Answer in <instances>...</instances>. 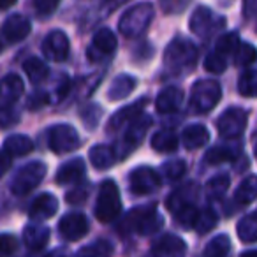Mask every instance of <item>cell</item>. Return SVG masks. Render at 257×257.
Here are the masks:
<instances>
[{
	"label": "cell",
	"mask_w": 257,
	"mask_h": 257,
	"mask_svg": "<svg viewBox=\"0 0 257 257\" xmlns=\"http://www.w3.org/2000/svg\"><path fill=\"white\" fill-rule=\"evenodd\" d=\"M197 55H199V51H197L196 44L190 43L189 39H175L166 48L164 62L173 71L185 72L196 65Z\"/></svg>",
	"instance_id": "cell-3"
},
{
	"label": "cell",
	"mask_w": 257,
	"mask_h": 257,
	"mask_svg": "<svg viewBox=\"0 0 257 257\" xmlns=\"http://www.w3.org/2000/svg\"><path fill=\"white\" fill-rule=\"evenodd\" d=\"M46 175V166L39 161H34L20 168V171L15 175L11 182V192L15 196H27L32 192Z\"/></svg>",
	"instance_id": "cell-6"
},
{
	"label": "cell",
	"mask_w": 257,
	"mask_h": 257,
	"mask_svg": "<svg viewBox=\"0 0 257 257\" xmlns=\"http://www.w3.org/2000/svg\"><path fill=\"white\" fill-rule=\"evenodd\" d=\"M210 141V133L208 128L201 123H194L189 127L183 128L182 133V143L187 150H197V148H203L204 145Z\"/></svg>",
	"instance_id": "cell-23"
},
{
	"label": "cell",
	"mask_w": 257,
	"mask_h": 257,
	"mask_svg": "<svg viewBox=\"0 0 257 257\" xmlns=\"http://www.w3.org/2000/svg\"><path fill=\"white\" fill-rule=\"evenodd\" d=\"M238 92L243 97H253L257 99V71H245L238 79Z\"/></svg>",
	"instance_id": "cell-35"
},
{
	"label": "cell",
	"mask_w": 257,
	"mask_h": 257,
	"mask_svg": "<svg viewBox=\"0 0 257 257\" xmlns=\"http://www.w3.org/2000/svg\"><path fill=\"white\" fill-rule=\"evenodd\" d=\"M238 157V150L231 147H215L206 152L204 161L208 164H224V162H232Z\"/></svg>",
	"instance_id": "cell-33"
},
{
	"label": "cell",
	"mask_w": 257,
	"mask_h": 257,
	"mask_svg": "<svg viewBox=\"0 0 257 257\" xmlns=\"http://www.w3.org/2000/svg\"><path fill=\"white\" fill-rule=\"evenodd\" d=\"M121 211V199H120V190L118 185L113 180H104L100 183L99 196H97L95 204V217L97 220L104 222H113L114 218L120 215Z\"/></svg>",
	"instance_id": "cell-4"
},
{
	"label": "cell",
	"mask_w": 257,
	"mask_h": 257,
	"mask_svg": "<svg viewBox=\"0 0 257 257\" xmlns=\"http://www.w3.org/2000/svg\"><path fill=\"white\" fill-rule=\"evenodd\" d=\"M46 257H64V255H62L60 252H51V253H48Z\"/></svg>",
	"instance_id": "cell-54"
},
{
	"label": "cell",
	"mask_w": 257,
	"mask_h": 257,
	"mask_svg": "<svg viewBox=\"0 0 257 257\" xmlns=\"http://www.w3.org/2000/svg\"><path fill=\"white\" fill-rule=\"evenodd\" d=\"M150 127H152V118L148 116V114H141L133 123H128L127 131H125V134L120 138V141H118V145H116L118 157L123 159L133 154L141 145V141L145 140V136H147Z\"/></svg>",
	"instance_id": "cell-8"
},
{
	"label": "cell",
	"mask_w": 257,
	"mask_h": 257,
	"mask_svg": "<svg viewBox=\"0 0 257 257\" xmlns=\"http://www.w3.org/2000/svg\"><path fill=\"white\" fill-rule=\"evenodd\" d=\"M236 234L243 243H255L257 241V210L248 213L238 222Z\"/></svg>",
	"instance_id": "cell-30"
},
{
	"label": "cell",
	"mask_w": 257,
	"mask_h": 257,
	"mask_svg": "<svg viewBox=\"0 0 257 257\" xmlns=\"http://www.w3.org/2000/svg\"><path fill=\"white\" fill-rule=\"evenodd\" d=\"M217 222H218L217 213H215L211 208H203V210H199V217H197V222H196V225H194V229H196L199 234H206L211 229H215Z\"/></svg>",
	"instance_id": "cell-36"
},
{
	"label": "cell",
	"mask_w": 257,
	"mask_h": 257,
	"mask_svg": "<svg viewBox=\"0 0 257 257\" xmlns=\"http://www.w3.org/2000/svg\"><path fill=\"white\" fill-rule=\"evenodd\" d=\"M239 44H241V41H239L238 34L229 32V34H224V36L217 41L215 51H218V53H222L224 57H227V55H234L236 53V50L239 48Z\"/></svg>",
	"instance_id": "cell-38"
},
{
	"label": "cell",
	"mask_w": 257,
	"mask_h": 257,
	"mask_svg": "<svg viewBox=\"0 0 257 257\" xmlns=\"http://www.w3.org/2000/svg\"><path fill=\"white\" fill-rule=\"evenodd\" d=\"M159 2L166 15H180L187 8V0H159Z\"/></svg>",
	"instance_id": "cell-43"
},
{
	"label": "cell",
	"mask_w": 257,
	"mask_h": 257,
	"mask_svg": "<svg viewBox=\"0 0 257 257\" xmlns=\"http://www.w3.org/2000/svg\"><path fill=\"white\" fill-rule=\"evenodd\" d=\"M243 16H245V18H255L257 0H243Z\"/></svg>",
	"instance_id": "cell-49"
},
{
	"label": "cell",
	"mask_w": 257,
	"mask_h": 257,
	"mask_svg": "<svg viewBox=\"0 0 257 257\" xmlns=\"http://www.w3.org/2000/svg\"><path fill=\"white\" fill-rule=\"evenodd\" d=\"M145 106H147V99L143 97V99H138L136 102L118 109L116 113L109 118V121H107V131H109V133H116V131L123 128L127 123H133L136 118L141 116V111L145 109Z\"/></svg>",
	"instance_id": "cell-16"
},
{
	"label": "cell",
	"mask_w": 257,
	"mask_h": 257,
	"mask_svg": "<svg viewBox=\"0 0 257 257\" xmlns=\"http://www.w3.org/2000/svg\"><path fill=\"white\" fill-rule=\"evenodd\" d=\"M58 232L67 241H78L88 232V220L83 213H67L58 222Z\"/></svg>",
	"instance_id": "cell-13"
},
{
	"label": "cell",
	"mask_w": 257,
	"mask_h": 257,
	"mask_svg": "<svg viewBox=\"0 0 257 257\" xmlns=\"http://www.w3.org/2000/svg\"><path fill=\"white\" fill-rule=\"evenodd\" d=\"M255 157H257V147H255Z\"/></svg>",
	"instance_id": "cell-55"
},
{
	"label": "cell",
	"mask_w": 257,
	"mask_h": 257,
	"mask_svg": "<svg viewBox=\"0 0 257 257\" xmlns=\"http://www.w3.org/2000/svg\"><path fill=\"white\" fill-rule=\"evenodd\" d=\"M88 157L95 169H107L113 166L116 154H114L113 148L106 147V145H95V147L90 148Z\"/></svg>",
	"instance_id": "cell-29"
},
{
	"label": "cell",
	"mask_w": 257,
	"mask_h": 257,
	"mask_svg": "<svg viewBox=\"0 0 257 257\" xmlns=\"http://www.w3.org/2000/svg\"><path fill=\"white\" fill-rule=\"evenodd\" d=\"M229 183H231V178L227 175H218L215 178H211L210 182L206 183V194L211 199H218L222 197L229 189Z\"/></svg>",
	"instance_id": "cell-37"
},
{
	"label": "cell",
	"mask_w": 257,
	"mask_h": 257,
	"mask_svg": "<svg viewBox=\"0 0 257 257\" xmlns=\"http://www.w3.org/2000/svg\"><path fill=\"white\" fill-rule=\"evenodd\" d=\"M234 199L239 204H250L253 199H257V176L250 175L239 183L238 190L234 194Z\"/></svg>",
	"instance_id": "cell-31"
},
{
	"label": "cell",
	"mask_w": 257,
	"mask_h": 257,
	"mask_svg": "<svg viewBox=\"0 0 257 257\" xmlns=\"http://www.w3.org/2000/svg\"><path fill=\"white\" fill-rule=\"evenodd\" d=\"M246 123H248V113L241 107H227L224 113L218 116L217 128L218 134L227 140H236L245 133Z\"/></svg>",
	"instance_id": "cell-9"
},
{
	"label": "cell",
	"mask_w": 257,
	"mask_h": 257,
	"mask_svg": "<svg viewBox=\"0 0 257 257\" xmlns=\"http://www.w3.org/2000/svg\"><path fill=\"white\" fill-rule=\"evenodd\" d=\"M48 102H50V95H48L46 92H37L29 99L27 107H29V109H39V107L46 106Z\"/></svg>",
	"instance_id": "cell-47"
},
{
	"label": "cell",
	"mask_w": 257,
	"mask_h": 257,
	"mask_svg": "<svg viewBox=\"0 0 257 257\" xmlns=\"http://www.w3.org/2000/svg\"><path fill=\"white\" fill-rule=\"evenodd\" d=\"M18 248V239L13 234H2L0 236V252L4 257H9Z\"/></svg>",
	"instance_id": "cell-44"
},
{
	"label": "cell",
	"mask_w": 257,
	"mask_h": 257,
	"mask_svg": "<svg viewBox=\"0 0 257 257\" xmlns=\"http://www.w3.org/2000/svg\"><path fill=\"white\" fill-rule=\"evenodd\" d=\"M43 55L51 62H62L69 57V37L62 30H51L43 41Z\"/></svg>",
	"instance_id": "cell-12"
},
{
	"label": "cell",
	"mask_w": 257,
	"mask_h": 257,
	"mask_svg": "<svg viewBox=\"0 0 257 257\" xmlns=\"http://www.w3.org/2000/svg\"><path fill=\"white\" fill-rule=\"evenodd\" d=\"M48 145L51 152L58 155L69 154L79 147V136L76 128L67 123H58L48 131Z\"/></svg>",
	"instance_id": "cell-10"
},
{
	"label": "cell",
	"mask_w": 257,
	"mask_h": 257,
	"mask_svg": "<svg viewBox=\"0 0 257 257\" xmlns=\"http://www.w3.org/2000/svg\"><path fill=\"white\" fill-rule=\"evenodd\" d=\"M23 90H25V85H23L22 78L15 72L4 76L2 79V92H0V100H2V107H11L15 106V102L23 95Z\"/></svg>",
	"instance_id": "cell-20"
},
{
	"label": "cell",
	"mask_w": 257,
	"mask_h": 257,
	"mask_svg": "<svg viewBox=\"0 0 257 257\" xmlns=\"http://www.w3.org/2000/svg\"><path fill=\"white\" fill-rule=\"evenodd\" d=\"M162 224H164V218L157 211V206L148 204V206L134 208L133 211H128L120 227H125L127 231L140 232L143 236H150L157 232L162 227Z\"/></svg>",
	"instance_id": "cell-2"
},
{
	"label": "cell",
	"mask_w": 257,
	"mask_h": 257,
	"mask_svg": "<svg viewBox=\"0 0 257 257\" xmlns=\"http://www.w3.org/2000/svg\"><path fill=\"white\" fill-rule=\"evenodd\" d=\"M128 185H131V190H133L136 196H147V194H152L159 189V185H161V176L152 168L143 166V168H136L131 173V176H128Z\"/></svg>",
	"instance_id": "cell-11"
},
{
	"label": "cell",
	"mask_w": 257,
	"mask_h": 257,
	"mask_svg": "<svg viewBox=\"0 0 257 257\" xmlns=\"http://www.w3.org/2000/svg\"><path fill=\"white\" fill-rule=\"evenodd\" d=\"M222 88L213 79H199L190 92V107L197 113H208L218 104Z\"/></svg>",
	"instance_id": "cell-5"
},
{
	"label": "cell",
	"mask_w": 257,
	"mask_h": 257,
	"mask_svg": "<svg viewBox=\"0 0 257 257\" xmlns=\"http://www.w3.org/2000/svg\"><path fill=\"white\" fill-rule=\"evenodd\" d=\"M225 67H227V60H225L224 55L218 53V51L210 53L206 57V60H204V69H206L208 72H213V74H220V72H224Z\"/></svg>",
	"instance_id": "cell-41"
},
{
	"label": "cell",
	"mask_w": 257,
	"mask_h": 257,
	"mask_svg": "<svg viewBox=\"0 0 257 257\" xmlns=\"http://www.w3.org/2000/svg\"><path fill=\"white\" fill-rule=\"evenodd\" d=\"M50 241V229L41 224H29L23 229V243L32 252H39Z\"/></svg>",
	"instance_id": "cell-21"
},
{
	"label": "cell",
	"mask_w": 257,
	"mask_h": 257,
	"mask_svg": "<svg viewBox=\"0 0 257 257\" xmlns=\"http://www.w3.org/2000/svg\"><path fill=\"white\" fill-rule=\"evenodd\" d=\"M85 199H86V190H83V189H76L67 194L69 204H81Z\"/></svg>",
	"instance_id": "cell-48"
},
{
	"label": "cell",
	"mask_w": 257,
	"mask_h": 257,
	"mask_svg": "<svg viewBox=\"0 0 257 257\" xmlns=\"http://www.w3.org/2000/svg\"><path fill=\"white\" fill-rule=\"evenodd\" d=\"M187 243L176 234H166L152 246V257H185Z\"/></svg>",
	"instance_id": "cell-17"
},
{
	"label": "cell",
	"mask_w": 257,
	"mask_h": 257,
	"mask_svg": "<svg viewBox=\"0 0 257 257\" xmlns=\"http://www.w3.org/2000/svg\"><path fill=\"white\" fill-rule=\"evenodd\" d=\"M154 4L152 2H140V4L128 8L118 22V30L125 37H140L150 27L154 20Z\"/></svg>",
	"instance_id": "cell-1"
},
{
	"label": "cell",
	"mask_w": 257,
	"mask_h": 257,
	"mask_svg": "<svg viewBox=\"0 0 257 257\" xmlns=\"http://www.w3.org/2000/svg\"><path fill=\"white\" fill-rule=\"evenodd\" d=\"M11 155L8 154V152H2V169L0 171L2 173H8V169H9V166H11Z\"/></svg>",
	"instance_id": "cell-51"
},
{
	"label": "cell",
	"mask_w": 257,
	"mask_h": 257,
	"mask_svg": "<svg viewBox=\"0 0 257 257\" xmlns=\"http://www.w3.org/2000/svg\"><path fill=\"white\" fill-rule=\"evenodd\" d=\"M231 248V239L225 234H218L204 246V257H229Z\"/></svg>",
	"instance_id": "cell-32"
},
{
	"label": "cell",
	"mask_w": 257,
	"mask_h": 257,
	"mask_svg": "<svg viewBox=\"0 0 257 257\" xmlns=\"http://www.w3.org/2000/svg\"><path fill=\"white\" fill-rule=\"evenodd\" d=\"M183 104V92L176 86H168L164 88L155 99V107L159 113H173L178 111Z\"/></svg>",
	"instance_id": "cell-22"
},
{
	"label": "cell",
	"mask_w": 257,
	"mask_h": 257,
	"mask_svg": "<svg viewBox=\"0 0 257 257\" xmlns=\"http://www.w3.org/2000/svg\"><path fill=\"white\" fill-rule=\"evenodd\" d=\"M23 71H25L27 78L30 79L32 85H41L43 81H46L48 74H50V69H48L46 62L37 57L27 58V60L23 62Z\"/></svg>",
	"instance_id": "cell-27"
},
{
	"label": "cell",
	"mask_w": 257,
	"mask_h": 257,
	"mask_svg": "<svg viewBox=\"0 0 257 257\" xmlns=\"http://www.w3.org/2000/svg\"><path fill=\"white\" fill-rule=\"evenodd\" d=\"M57 210H58L57 197L50 192H44L32 201V204L29 208V215L34 220H46V218L53 217L57 213Z\"/></svg>",
	"instance_id": "cell-19"
},
{
	"label": "cell",
	"mask_w": 257,
	"mask_h": 257,
	"mask_svg": "<svg viewBox=\"0 0 257 257\" xmlns=\"http://www.w3.org/2000/svg\"><path fill=\"white\" fill-rule=\"evenodd\" d=\"M239 257H257V250H246Z\"/></svg>",
	"instance_id": "cell-53"
},
{
	"label": "cell",
	"mask_w": 257,
	"mask_h": 257,
	"mask_svg": "<svg viewBox=\"0 0 257 257\" xmlns=\"http://www.w3.org/2000/svg\"><path fill=\"white\" fill-rule=\"evenodd\" d=\"M114 50H116V36L109 29H100L93 36L88 50V57L92 62H97L102 60L107 55L114 53Z\"/></svg>",
	"instance_id": "cell-14"
},
{
	"label": "cell",
	"mask_w": 257,
	"mask_h": 257,
	"mask_svg": "<svg viewBox=\"0 0 257 257\" xmlns=\"http://www.w3.org/2000/svg\"><path fill=\"white\" fill-rule=\"evenodd\" d=\"M30 20L23 15H9L4 20V25H2V34H4V39L11 44H16L20 41H23L30 34Z\"/></svg>",
	"instance_id": "cell-15"
},
{
	"label": "cell",
	"mask_w": 257,
	"mask_h": 257,
	"mask_svg": "<svg viewBox=\"0 0 257 257\" xmlns=\"http://www.w3.org/2000/svg\"><path fill=\"white\" fill-rule=\"evenodd\" d=\"M152 148L159 154H169L178 148V136L171 128H162L157 131L152 138Z\"/></svg>",
	"instance_id": "cell-28"
},
{
	"label": "cell",
	"mask_w": 257,
	"mask_h": 257,
	"mask_svg": "<svg viewBox=\"0 0 257 257\" xmlns=\"http://www.w3.org/2000/svg\"><path fill=\"white\" fill-rule=\"evenodd\" d=\"M111 253H113V245L107 239H95L79 250L76 257H109Z\"/></svg>",
	"instance_id": "cell-34"
},
{
	"label": "cell",
	"mask_w": 257,
	"mask_h": 257,
	"mask_svg": "<svg viewBox=\"0 0 257 257\" xmlns=\"http://www.w3.org/2000/svg\"><path fill=\"white\" fill-rule=\"evenodd\" d=\"M197 194H199V189H197V185L194 182H189L187 185L176 189L175 192H173L171 196L168 197V201H166V206H168V210L171 211L173 215H175L176 211H180V210H183V208L196 204Z\"/></svg>",
	"instance_id": "cell-18"
},
{
	"label": "cell",
	"mask_w": 257,
	"mask_h": 257,
	"mask_svg": "<svg viewBox=\"0 0 257 257\" xmlns=\"http://www.w3.org/2000/svg\"><path fill=\"white\" fill-rule=\"evenodd\" d=\"M34 150V143L25 134H13L6 138L4 141V152H8L11 157H22Z\"/></svg>",
	"instance_id": "cell-26"
},
{
	"label": "cell",
	"mask_w": 257,
	"mask_h": 257,
	"mask_svg": "<svg viewBox=\"0 0 257 257\" xmlns=\"http://www.w3.org/2000/svg\"><path fill=\"white\" fill-rule=\"evenodd\" d=\"M99 120H100V107H97V106H88L85 111H83V121H85V125L90 128V131L97 127Z\"/></svg>",
	"instance_id": "cell-45"
},
{
	"label": "cell",
	"mask_w": 257,
	"mask_h": 257,
	"mask_svg": "<svg viewBox=\"0 0 257 257\" xmlns=\"http://www.w3.org/2000/svg\"><path fill=\"white\" fill-rule=\"evenodd\" d=\"M197 217H199V210L196 208V204L187 206L175 213V220L178 222V224H182L183 227H194L197 222Z\"/></svg>",
	"instance_id": "cell-40"
},
{
	"label": "cell",
	"mask_w": 257,
	"mask_h": 257,
	"mask_svg": "<svg viewBox=\"0 0 257 257\" xmlns=\"http://www.w3.org/2000/svg\"><path fill=\"white\" fill-rule=\"evenodd\" d=\"M60 0H36V11L39 16H48L58 8Z\"/></svg>",
	"instance_id": "cell-46"
},
{
	"label": "cell",
	"mask_w": 257,
	"mask_h": 257,
	"mask_svg": "<svg viewBox=\"0 0 257 257\" xmlns=\"http://www.w3.org/2000/svg\"><path fill=\"white\" fill-rule=\"evenodd\" d=\"M187 171V164L183 161H180V159H176V161H171V162H166L164 166H162V173H164V176L168 180H180L183 175H185Z\"/></svg>",
	"instance_id": "cell-42"
},
{
	"label": "cell",
	"mask_w": 257,
	"mask_h": 257,
	"mask_svg": "<svg viewBox=\"0 0 257 257\" xmlns=\"http://www.w3.org/2000/svg\"><path fill=\"white\" fill-rule=\"evenodd\" d=\"M16 113H13L11 107H2V127H9L11 123L18 121V116H15Z\"/></svg>",
	"instance_id": "cell-50"
},
{
	"label": "cell",
	"mask_w": 257,
	"mask_h": 257,
	"mask_svg": "<svg viewBox=\"0 0 257 257\" xmlns=\"http://www.w3.org/2000/svg\"><path fill=\"white\" fill-rule=\"evenodd\" d=\"M136 88V79L128 74H120L111 81L109 88H107V99L109 100H121L127 95L134 92Z\"/></svg>",
	"instance_id": "cell-25"
},
{
	"label": "cell",
	"mask_w": 257,
	"mask_h": 257,
	"mask_svg": "<svg viewBox=\"0 0 257 257\" xmlns=\"http://www.w3.org/2000/svg\"><path fill=\"white\" fill-rule=\"evenodd\" d=\"M189 27L196 36L208 39V37L215 36L218 30H222L225 27V18L220 15H217L215 11H211L210 8L199 6L196 11L190 16Z\"/></svg>",
	"instance_id": "cell-7"
},
{
	"label": "cell",
	"mask_w": 257,
	"mask_h": 257,
	"mask_svg": "<svg viewBox=\"0 0 257 257\" xmlns=\"http://www.w3.org/2000/svg\"><path fill=\"white\" fill-rule=\"evenodd\" d=\"M257 60V50L248 43H241L234 53V64L236 65H248Z\"/></svg>",
	"instance_id": "cell-39"
},
{
	"label": "cell",
	"mask_w": 257,
	"mask_h": 257,
	"mask_svg": "<svg viewBox=\"0 0 257 257\" xmlns=\"http://www.w3.org/2000/svg\"><path fill=\"white\" fill-rule=\"evenodd\" d=\"M85 161L83 159H72V161L65 162L60 169L57 171V180L58 185H67V183H74V182H79V180L85 176Z\"/></svg>",
	"instance_id": "cell-24"
},
{
	"label": "cell",
	"mask_w": 257,
	"mask_h": 257,
	"mask_svg": "<svg viewBox=\"0 0 257 257\" xmlns=\"http://www.w3.org/2000/svg\"><path fill=\"white\" fill-rule=\"evenodd\" d=\"M16 4V0H0V6H2V9H9L11 6Z\"/></svg>",
	"instance_id": "cell-52"
}]
</instances>
